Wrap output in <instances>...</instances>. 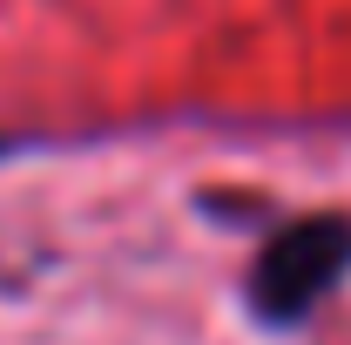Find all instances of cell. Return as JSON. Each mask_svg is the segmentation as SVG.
I'll return each instance as SVG.
<instances>
[{
	"instance_id": "1",
	"label": "cell",
	"mask_w": 351,
	"mask_h": 345,
	"mask_svg": "<svg viewBox=\"0 0 351 345\" xmlns=\"http://www.w3.org/2000/svg\"><path fill=\"white\" fill-rule=\"evenodd\" d=\"M345 278H351V216L345 210L291 216L284 230L263 237L257 264H250V311H257L270 332H291Z\"/></svg>"
}]
</instances>
